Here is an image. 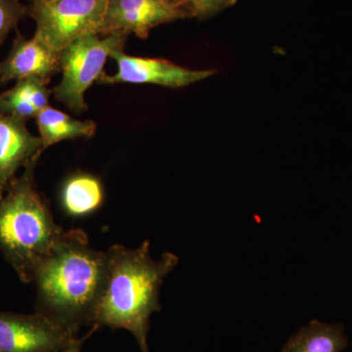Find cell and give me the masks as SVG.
<instances>
[{
    "instance_id": "6da1fadb",
    "label": "cell",
    "mask_w": 352,
    "mask_h": 352,
    "mask_svg": "<svg viewBox=\"0 0 352 352\" xmlns=\"http://www.w3.org/2000/svg\"><path fill=\"white\" fill-rule=\"evenodd\" d=\"M107 277V252L92 249L82 230L62 233L34 274L38 312L76 337L95 325Z\"/></svg>"
},
{
    "instance_id": "7a4b0ae2",
    "label": "cell",
    "mask_w": 352,
    "mask_h": 352,
    "mask_svg": "<svg viewBox=\"0 0 352 352\" xmlns=\"http://www.w3.org/2000/svg\"><path fill=\"white\" fill-rule=\"evenodd\" d=\"M107 254V282L94 327L126 329L138 340L141 352H150V317L161 310L160 288L179 259L173 252H164L159 261L153 258L149 241L135 250L113 245Z\"/></svg>"
},
{
    "instance_id": "3957f363",
    "label": "cell",
    "mask_w": 352,
    "mask_h": 352,
    "mask_svg": "<svg viewBox=\"0 0 352 352\" xmlns=\"http://www.w3.org/2000/svg\"><path fill=\"white\" fill-rule=\"evenodd\" d=\"M38 162L28 164L0 199V251L25 283L34 281L39 264L64 232L36 188Z\"/></svg>"
},
{
    "instance_id": "277c9868",
    "label": "cell",
    "mask_w": 352,
    "mask_h": 352,
    "mask_svg": "<svg viewBox=\"0 0 352 352\" xmlns=\"http://www.w3.org/2000/svg\"><path fill=\"white\" fill-rule=\"evenodd\" d=\"M126 34H113L101 38L90 34L76 39L60 52L62 80L53 90L57 101L73 112L87 110L85 94L103 76L106 60L115 51L124 50Z\"/></svg>"
},
{
    "instance_id": "5b68a950",
    "label": "cell",
    "mask_w": 352,
    "mask_h": 352,
    "mask_svg": "<svg viewBox=\"0 0 352 352\" xmlns=\"http://www.w3.org/2000/svg\"><path fill=\"white\" fill-rule=\"evenodd\" d=\"M108 0H50L32 2L29 15L36 21L34 38L60 53L76 39L101 34Z\"/></svg>"
},
{
    "instance_id": "8992f818",
    "label": "cell",
    "mask_w": 352,
    "mask_h": 352,
    "mask_svg": "<svg viewBox=\"0 0 352 352\" xmlns=\"http://www.w3.org/2000/svg\"><path fill=\"white\" fill-rule=\"evenodd\" d=\"M76 338L41 312H0V352H60Z\"/></svg>"
},
{
    "instance_id": "52a82bcc",
    "label": "cell",
    "mask_w": 352,
    "mask_h": 352,
    "mask_svg": "<svg viewBox=\"0 0 352 352\" xmlns=\"http://www.w3.org/2000/svg\"><path fill=\"white\" fill-rule=\"evenodd\" d=\"M111 58L117 62V74L108 76L104 73L97 82L101 85L152 83L164 87L180 88L207 80L217 73L214 69L184 68L159 58L129 56L124 50L115 51L111 54Z\"/></svg>"
},
{
    "instance_id": "ba28073f",
    "label": "cell",
    "mask_w": 352,
    "mask_h": 352,
    "mask_svg": "<svg viewBox=\"0 0 352 352\" xmlns=\"http://www.w3.org/2000/svg\"><path fill=\"white\" fill-rule=\"evenodd\" d=\"M183 18L182 11L164 0H108L102 36L132 32L147 38L153 28Z\"/></svg>"
},
{
    "instance_id": "9c48e42d",
    "label": "cell",
    "mask_w": 352,
    "mask_h": 352,
    "mask_svg": "<svg viewBox=\"0 0 352 352\" xmlns=\"http://www.w3.org/2000/svg\"><path fill=\"white\" fill-rule=\"evenodd\" d=\"M25 120L0 113V199L21 168L43 154L41 138L28 131Z\"/></svg>"
},
{
    "instance_id": "30bf717a",
    "label": "cell",
    "mask_w": 352,
    "mask_h": 352,
    "mask_svg": "<svg viewBox=\"0 0 352 352\" xmlns=\"http://www.w3.org/2000/svg\"><path fill=\"white\" fill-rule=\"evenodd\" d=\"M60 71V53L51 50L36 38L25 39L18 34L8 57L0 63V83L38 76L50 80Z\"/></svg>"
},
{
    "instance_id": "8fae6325",
    "label": "cell",
    "mask_w": 352,
    "mask_h": 352,
    "mask_svg": "<svg viewBox=\"0 0 352 352\" xmlns=\"http://www.w3.org/2000/svg\"><path fill=\"white\" fill-rule=\"evenodd\" d=\"M349 339L342 324L314 320L292 336L282 352H342Z\"/></svg>"
},
{
    "instance_id": "7c38bea8",
    "label": "cell",
    "mask_w": 352,
    "mask_h": 352,
    "mask_svg": "<svg viewBox=\"0 0 352 352\" xmlns=\"http://www.w3.org/2000/svg\"><path fill=\"white\" fill-rule=\"evenodd\" d=\"M36 119L43 151L61 141L92 138L96 131V124L92 120L74 119L50 106L39 111Z\"/></svg>"
},
{
    "instance_id": "4fadbf2b",
    "label": "cell",
    "mask_w": 352,
    "mask_h": 352,
    "mask_svg": "<svg viewBox=\"0 0 352 352\" xmlns=\"http://www.w3.org/2000/svg\"><path fill=\"white\" fill-rule=\"evenodd\" d=\"M103 186L98 178L87 173L71 176L64 183L61 203L65 212L73 217H83L98 210L103 203Z\"/></svg>"
},
{
    "instance_id": "5bb4252c",
    "label": "cell",
    "mask_w": 352,
    "mask_h": 352,
    "mask_svg": "<svg viewBox=\"0 0 352 352\" xmlns=\"http://www.w3.org/2000/svg\"><path fill=\"white\" fill-rule=\"evenodd\" d=\"M48 82L50 80L41 76H30L18 80L15 87L39 112L50 106L48 101L52 91L48 89Z\"/></svg>"
},
{
    "instance_id": "9a60e30c",
    "label": "cell",
    "mask_w": 352,
    "mask_h": 352,
    "mask_svg": "<svg viewBox=\"0 0 352 352\" xmlns=\"http://www.w3.org/2000/svg\"><path fill=\"white\" fill-rule=\"evenodd\" d=\"M0 113L28 122L32 118H36L38 111L14 87L0 94Z\"/></svg>"
},
{
    "instance_id": "2e32d148",
    "label": "cell",
    "mask_w": 352,
    "mask_h": 352,
    "mask_svg": "<svg viewBox=\"0 0 352 352\" xmlns=\"http://www.w3.org/2000/svg\"><path fill=\"white\" fill-rule=\"evenodd\" d=\"M29 15V7L20 0H0V47L6 36L23 18Z\"/></svg>"
},
{
    "instance_id": "e0dca14e",
    "label": "cell",
    "mask_w": 352,
    "mask_h": 352,
    "mask_svg": "<svg viewBox=\"0 0 352 352\" xmlns=\"http://www.w3.org/2000/svg\"><path fill=\"white\" fill-rule=\"evenodd\" d=\"M236 0H187V18H208L234 6Z\"/></svg>"
},
{
    "instance_id": "ac0fdd59",
    "label": "cell",
    "mask_w": 352,
    "mask_h": 352,
    "mask_svg": "<svg viewBox=\"0 0 352 352\" xmlns=\"http://www.w3.org/2000/svg\"><path fill=\"white\" fill-rule=\"evenodd\" d=\"M83 340H85V338H83V339H78V338H76L66 349H64L63 351L60 352H82Z\"/></svg>"
},
{
    "instance_id": "d6986e66",
    "label": "cell",
    "mask_w": 352,
    "mask_h": 352,
    "mask_svg": "<svg viewBox=\"0 0 352 352\" xmlns=\"http://www.w3.org/2000/svg\"><path fill=\"white\" fill-rule=\"evenodd\" d=\"M164 1L168 2V3L170 4V6L175 7V8L178 9V10L182 11V12L184 14L185 17L187 18V0H164Z\"/></svg>"
},
{
    "instance_id": "ffe728a7",
    "label": "cell",
    "mask_w": 352,
    "mask_h": 352,
    "mask_svg": "<svg viewBox=\"0 0 352 352\" xmlns=\"http://www.w3.org/2000/svg\"><path fill=\"white\" fill-rule=\"evenodd\" d=\"M32 2H38V1H50V0H31Z\"/></svg>"
}]
</instances>
